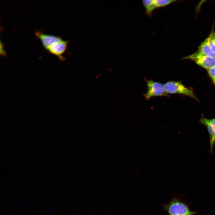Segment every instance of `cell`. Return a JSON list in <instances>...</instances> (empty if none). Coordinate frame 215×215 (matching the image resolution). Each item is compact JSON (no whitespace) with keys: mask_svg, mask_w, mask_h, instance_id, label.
<instances>
[{"mask_svg":"<svg viewBox=\"0 0 215 215\" xmlns=\"http://www.w3.org/2000/svg\"><path fill=\"white\" fill-rule=\"evenodd\" d=\"M164 86L165 92L168 95L169 94H179L197 100L192 89L185 86L180 81L169 80L164 84Z\"/></svg>","mask_w":215,"mask_h":215,"instance_id":"cell-2","label":"cell"},{"mask_svg":"<svg viewBox=\"0 0 215 215\" xmlns=\"http://www.w3.org/2000/svg\"><path fill=\"white\" fill-rule=\"evenodd\" d=\"M144 79L147 86V91L143 94L146 100L154 97L169 96L165 92L164 85L162 83L152 79H148L146 78Z\"/></svg>","mask_w":215,"mask_h":215,"instance_id":"cell-3","label":"cell"},{"mask_svg":"<svg viewBox=\"0 0 215 215\" xmlns=\"http://www.w3.org/2000/svg\"><path fill=\"white\" fill-rule=\"evenodd\" d=\"M142 3L145 8L146 14L150 16L153 11L156 7L154 0H145L142 1Z\"/></svg>","mask_w":215,"mask_h":215,"instance_id":"cell-8","label":"cell"},{"mask_svg":"<svg viewBox=\"0 0 215 215\" xmlns=\"http://www.w3.org/2000/svg\"><path fill=\"white\" fill-rule=\"evenodd\" d=\"M213 81V82H214V85H215V80H214V81Z\"/></svg>","mask_w":215,"mask_h":215,"instance_id":"cell-13","label":"cell"},{"mask_svg":"<svg viewBox=\"0 0 215 215\" xmlns=\"http://www.w3.org/2000/svg\"><path fill=\"white\" fill-rule=\"evenodd\" d=\"M199 122L207 129L209 136L210 150L211 153H212L215 144V118L208 119L202 116Z\"/></svg>","mask_w":215,"mask_h":215,"instance_id":"cell-6","label":"cell"},{"mask_svg":"<svg viewBox=\"0 0 215 215\" xmlns=\"http://www.w3.org/2000/svg\"><path fill=\"white\" fill-rule=\"evenodd\" d=\"M208 73L212 81L215 80V66L207 70Z\"/></svg>","mask_w":215,"mask_h":215,"instance_id":"cell-11","label":"cell"},{"mask_svg":"<svg viewBox=\"0 0 215 215\" xmlns=\"http://www.w3.org/2000/svg\"><path fill=\"white\" fill-rule=\"evenodd\" d=\"M176 0H154V2L156 8L162 7L167 6Z\"/></svg>","mask_w":215,"mask_h":215,"instance_id":"cell-10","label":"cell"},{"mask_svg":"<svg viewBox=\"0 0 215 215\" xmlns=\"http://www.w3.org/2000/svg\"><path fill=\"white\" fill-rule=\"evenodd\" d=\"M207 38L211 49L215 54V32L213 29H212Z\"/></svg>","mask_w":215,"mask_h":215,"instance_id":"cell-9","label":"cell"},{"mask_svg":"<svg viewBox=\"0 0 215 215\" xmlns=\"http://www.w3.org/2000/svg\"><path fill=\"white\" fill-rule=\"evenodd\" d=\"M184 59L191 60L200 66L207 70L215 66V58L204 55L198 51L185 57Z\"/></svg>","mask_w":215,"mask_h":215,"instance_id":"cell-5","label":"cell"},{"mask_svg":"<svg viewBox=\"0 0 215 215\" xmlns=\"http://www.w3.org/2000/svg\"><path fill=\"white\" fill-rule=\"evenodd\" d=\"M69 42L62 38L51 44L45 50L57 57L60 61H64L63 55L67 50Z\"/></svg>","mask_w":215,"mask_h":215,"instance_id":"cell-4","label":"cell"},{"mask_svg":"<svg viewBox=\"0 0 215 215\" xmlns=\"http://www.w3.org/2000/svg\"><path fill=\"white\" fill-rule=\"evenodd\" d=\"M190 203L184 198H174L165 206L169 215H195L198 212L192 211L190 208Z\"/></svg>","mask_w":215,"mask_h":215,"instance_id":"cell-1","label":"cell"},{"mask_svg":"<svg viewBox=\"0 0 215 215\" xmlns=\"http://www.w3.org/2000/svg\"><path fill=\"white\" fill-rule=\"evenodd\" d=\"M198 48V51L203 55L215 58V54L211 49L207 38L201 44Z\"/></svg>","mask_w":215,"mask_h":215,"instance_id":"cell-7","label":"cell"},{"mask_svg":"<svg viewBox=\"0 0 215 215\" xmlns=\"http://www.w3.org/2000/svg\"><path fill=\"white\" fill-rule=\"evenodd\" d=\"M3 45H1V48L2 49V50L1 49L0 50V54L1 55L3 56H5L6 55V53L5 52L4 50L3 49Z\"/></svg>","mask_w":215,"mask_h":215,"instance_id":"cell-12","label":"cell"}]
</instances>
